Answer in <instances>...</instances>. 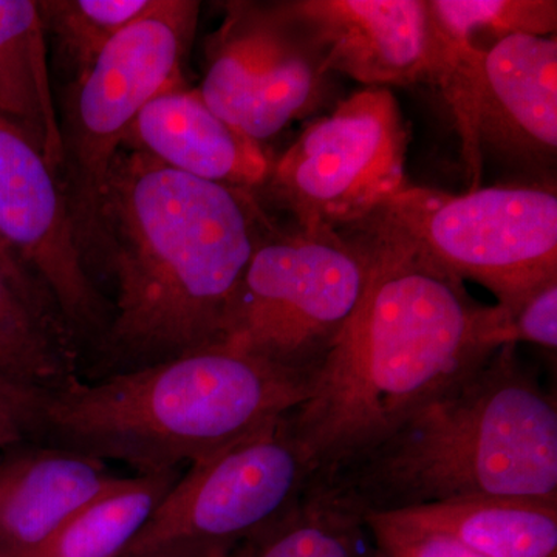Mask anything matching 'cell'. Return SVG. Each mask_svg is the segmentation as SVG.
<instances>
[{"instance_id":"2e32d148","label":"cell","mask_w":557,"mask_h":557,"mask_svg":"<svg viewBox=\"0 0 557 557\" xmlns=\"http://www.w3.org/2000/svg\"><path fill=\"white\" fill-rule=\"evenodd\" d=\"M386 512L448 534L483 557H557V500L472 497Z\"/></svg>"},{"instance_id":"9c48e42d","label":"cell","mask_w":557,"mask_h":557,"mask_svg":"<svg viewBox=\"0 0 557 557\" xmlns=\"http://www.w3.org/2000/svg\"><path fill=\"white\" fill-rule=\"evenodd\" d=\"M408 145L397 98L366 87L309 124L263 186L298 228H350L408 186Z\"/></svg>"},{"instance_id":"603a6c76","label":"cell","mask_w":557,"mask_h":557,"mask_svg":"<svg viewBox=\"0 0 557 557\" xmlns=\"http://www.w3.org/2000/svg\"><path fill=\"white\" fill-rule=\"evenodd\" d=\"M487 343L498 350L520 343L556 350L557 277L549 278L523 296L515 306H485Z\"/></svg>"},{"instance_id":"e0dca14e","label":"cell","mask_w":557,"mask_h":557,"mask_svg":"<svg viewBox=\"0 0 557 557\" xmlns=\"http://www.w3.org/2000/svg\"><path fill=\"white\" fill-rule=\"evenodd\" d=\"M46 22L39 2L0 0V112L30 135L54 171L65 160L57 108Z\"/></svg>"},{"instance_id":"6da1fadb","label":"cell","mask_w":557,"mask_h":557,"mask_svg":"<svg viewBox=\"0 0 557 557\" xmlns=\"http://www.w3.org/2000/svg\"><path fill=\"white\" fill-rule=\"evenodd\" d=\"M368 276L354 313L287 416L313 482L379 446L412 413L494 354L483 307L375 214L346 228Z\"/></svg>"},{"instance_id":"9a60e30c","label":"cell","mask_w":557,"mask_h":557,"mask_svg":"<svg viewBox=\"0 0 557 557\" xmlns=\"http://www.w3.org/2000/svg\"><path fill=\"white\" fill-rule=\"evenodd\" d=\"M121 478L106 461L44 443L0 453V557H32Z\"/></svg>"},{"instance_id":"ba28073f","label":"cell","mask_w":557,"mask_h":557,"mask_svg":"<svg viewBox=\"0 0 557 557\" xmlns=\"http://www.w3.org/2000/svg\"><path fill=\"white\" fill-rule=\"evenodd\" d=\"M199 13L194 0H156L76 76L62 135L67 199L83 249L95 237L102 186L132 124L153 98L185 83Z\"/></svg>"},{"instance_id":"44dd1931","label":"cell","mask_w":557,"mask_h":557,"mask_svg":"<svg viewBox=\"0 0 557 557\" xmlns=\"http://www.w3.org/2000/svg\"><path fill=\"white\" fill-rule=\"evenodd\" d=\"M446 40L485 51L509 36H556L555 0H429Z\"/></svg>"},{"instance_id":"ac0fdd59","label":"cell","mask_w":557,"mask_h":557,"mask_svg":"<svg viewBox=\"0 0 557 557\" xmlns=\"http://www.w3.org/2000/svg\"><path fill=\"white\" fill-rule=\"evenodd\" d=\"M51 304L30 273L0 262V379L42 391L75 379L72 333L62 318L51 317Z\"/></svg>"},{"instance_id":"4fadbf2b","label":"cell","mask_w":557,"mask_h":557,"mask_svg":"<svg viewBox=\"0 0 557 557\" xmlns=\"http://www.w3.org/2000/svg\"><path fill=\"white\" fill-rule=\"evenodd\" d=\"M486 150L525 166L556 159V36H509L483 51L472 121L478 183Z\"/></svg>"},{"instance_id":"d4e9b609","label":"cell","mask_w":557,"mask_h":557,"mask_svg":"<svg viewBox=\"0 0 557 557\" xmlns=\"http://www.w3.org/2000/svg\"><path fill=\"white\" fill-rule=\"evenodd\" d=\"M46 392L0 379V453L22 443L35 442Z\"/></svg>"},{"instance_id":"8fae6325","label":"cell","mask_w":557,"mask_h":557,"mask_svg":"<svg viewBox=\"0 0 557 557\" xmlns=\"http://www.w3.org/2000/svg\"><path fill=\"white\" fill-rule=\"evenodd\" d=\"M54 172L30 135L0 112V236L49 293L69 332L101 341L109 307L87 273Z\"/></svg>"},{"instance_id":"7c38bea8","label":"cell","mask_w":557,"mask_h":557,"mask_svg":"<svg viewBox=\"0 0 557 557\" xmlns=\"http://www.w3.org/2000/svg\"><path fill=\"white\" fill-rule=\"evenodd\" d=\"M285 10L317 44L325 67L368 87H438L450 64L429 0H293Z\"/></svg>"},{"instance_id":"cb8c5ba5","label":"cell","mask_w":557,"mask_h":557,"mask_svg":"<svg viewBox=\"0 0 557 557\" xmlns=\"http://www.w3.org/2000/svg\"><path fill=\"white\" fill-rule=\"evenodd\" d=\"M364 525L380 557H483L448 534L399 522L386 511L364 512Z\"/></svg>"},{"instance_id":"ffe728a7","label":"cell","mask_w":557,"mask_h":557,"mask_svg":"<svg viewBox=\"0 0 557 557\" xmlns=\"http://www.w3.org/2000/svg\"><path fill=\"white\" fill-rule=\"evenodd\" d=\"M364 515L311 485L287 520L260 541L255 557H359Z\"/></svg>"},{"instance_id":"7a4b0ae2","label":"cell","mask_w":557,"mask_h":557,"mask_svg":"<svg viewBox=\"0 0 557 557\" xmlns=\"http://www.w3.org/2000/svg\"><path fill=\"white\" fill-rule=\"evenodd\" d=\"M269 226L255 194L120 149L94 237L106 240L119 287L115 317L100 341L115 366L110 375L219 344Z\"/></svg>"},{"instance_id":"8992f818","label":"cell","mask_w":557,"mask_h":557,"mask_svg":"<svg viewBox=\"0 0 557 557\" xmlns=\"http://www.w3.org/2000/svg\"><path fill=\"white\" fill-rule=\"evenodd\" d=\"M313 469L287 416L196 461L120 557H215L262 541L295 512Z\"/></svg>"},{"instance_id":"30bf717a","label":"cell","mask_w":557,"mask_h":557,"mask_svg":"<svg viewBox=\"0 0 557 557\" xmlns=\"http://www.w3.org/2000/svg\"><path fill=\"white\" fill-rule=\"evenodd\" d=\"M207 54L201 98L260 145L330 95L332 73L321 51L282 2L226 3Z\"/></svg>"},{"instance_id":"277c9868","label":"cell","mask_w":557,"mask_h":557,"mask_svg":"<svg viewBox=\"0 0 557 557\" xmlns=\"http://www.w3.org/2000/svg\"><path fill=\"white\" fill-rule=\"evenodd\" d=\"M310 376L214 344L44 394L35 442L138 474L203 460L306 401Z\"/></svg>"},{"instance_id":"484cf974","label":"cell","mask_w":557,"mask_h":557,"mask_svg":"<svg viewBox=\"0 0 557 557\" xmlns=\"http://www.w3.org/2000/svg\"><path fill=\"white\" fill-rule=\"evenodd\" d=\"M0 262L5 263L7 267H10V269L25 271V273H30V271L25 269V265L24 263L21 262L20 258H17V256L14 255V251L9 247V244H7V242L2 239V236H0Z\"/></svg>"},{"instance_id":"52a82bcc","label":"cell","mask_w":557,"mask_h":557,"mask_svg":"<svg viewBox=\"0 0 557 557\" xmlns=\"http://www.w3.org/2000/svg\"><path fill=\"white\" fill-rule=\"evenodd\" d=\"M438 269L509 307L557 277V196L496 186L461 196L406 186L375 212Z\"/></svg>"},{"instance_id":"4316f807","label":"cell","mask_w":557,"mask_h":557,"mask_svg":"<svg viewBox=\"0 0 557 557\" xmlns=\"http://www.w3.org/2000/svg\"><path fill=\"white\" fill-rule=\"evenodd\" d=\"M259 544L260 541L247 542V544L240 545L239 548L234 549V552L228 553V555L215 557H255Z\"/></svg>"},{"instance_id":"7402d4cb","label":"cell","mask_w":557,"mask_h":557,"mask_svg":"<svg viewBox=\"0 0 557 557\" xmlns=\"http://www.w3.org/2000/svg\"><path fill=\"white\" fill-rule=\"evenodd\" d=\"M39 3L46 27L57 33L78 76L90 67L110 40L145 16L156 0H54Z\"/></svg>"},{"instance_id":"5b68a950","label":"cell","mask_w":557,"mask_h":557,"mask_svg":"<svg viewBox=\"0 0 557 557\" xmlns=\"http://www.w3.org/2000/svg\"><path fill=\"white\" fill-rule=\"evenodd\" d=\"M366 276L368 259L350 231L281 233L270 225L245 271L219 344L311 380L354 313Z\"/></svg>"},{"instance_id":"3957f363","label":"cell","mask_w":557,"mask_h":557,"mask_svg":"<svg viewBox=\"0 0 557 557\" xmlns=\"http://www.w3.org/2000/svg\"><path fill=\"white\" fill-rule=\"evenodd\" d=\"M361 511L472 497L557 500V405L505 346L386 440L313 482Z\"/></svg>"},{"instance_id":"d6986e66","label":"cell","mask_w":557,"mask_h":557,"mask_svg":"<svg viewBox=\"0 0 557 557\" xmlns=\"http://www.w3.org/2000/svg\"><path fill=\"white\" fill-rule=\"evenodd\" d=\"M180 469L121 478L32 557H120L178 482Z\"/></svg>"},{"instance_id":"5bb4252c","label":"cell","mask_w":557,"mask_h":557,"mask_svg":"<svg viewBox=\"0 0 557 557\" xmlns=\"http://www.w3.org/2000/svg\"><path fill=\"white\" fill-rule=\"evenodd\" d=\"M121 149L138 150L172 170L248 193L263 188L274 161L263 145L220 119L185 83L139 112Z\"/></svg>"}]
</instances>
